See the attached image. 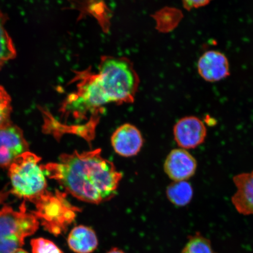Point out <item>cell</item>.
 Wrapping results in <instances>:
<instances>
[{
    "label": "cell",
    "mask_w": 253,
    "mask_h": 253,
    "mask_svg": "<svg viewBox=\"0 0 253 253\" xmlns=\"http://www.w3.org/2000/svg\"><path fill=\"white\" fill-rule=\"evenodd\" d=\"M41 167L46 176L55 180L73 197L93 204L103 203L115 197L123 178L115 164L102 156L99 148L62 154L58 163Z\"/></svg>",
    "instance_id": "obj_1"
},
{
    "label": "cell",
    "mask_w": 253,
    "mask_h": 253,
    "mask_svg": "<svg viewBox=\"0 0 253 253\" xmlns=\"http://www.w3.org/2000/svg\"><path fill=\"white\" fill-rule=\"evenodd\" d=\"M97 75L110 102H134L140 79L130 60L125 57L103 56Z\"/></svg>",
    "instance_id": "obj_2"
},
{
    "label": "cell",
    "mask_w": 253,
    "mask_h": 253,
    "mask_svg": "<svg viewBox=\"0 0 253 253\" xmlns=\"http://www.w3.org/2000/svg\"><path fill=\"white\" fill-rule=\"evenodd\" d=\"M9 193L5 189L0 192V253L20 249L25 239L36 233L40 224L36 216L27 211L25 201L18 211L4 202Z\"/></svg>",
    "instance_id": "obj_3"
},
{
    "label": "cell",
    "mask_w": 253,
    "mask_h": 253,
    "mask_svg": "<svg viewBox=\"0 0 253 253\" xmlns=\"http://www.w3.org/2000/svg\"><path fill=\"white\" fill-rule=\"evenodd\" d=\"M41 160L29 151L15 158L8 167L11 194L31 202L47 191L45 173L39 166Z\"/></svg>",
    "instance_id": "obj_4"
},
{
    "label": "cell",
    "mask_w": 253,
    "mask_h": 253,
    "mask_svg": "<svg viewBox=\"0 0 253 253\" xmlns=\"http://www.w3.org/2000/svg\"><path fill=\"white\" fill-rule=\"evenodd\" d=\"M31 202L36 210L31 212L36 216L45 230L56 236L66 232L80 210L69 203L66 194L58 190L54 193L47 190Z\"/></svg>",
    "instance_id": "obj_5"
},
{
    "label": "cell",
    "mask_w": 253,
    "mask_h": 253,
    "mask_svg": "<svg viewBox=\"0 0 253 253\" xmlns=\"http://www.w3.org/2000/svg\"><path fill=\"white\" fill-rule=\"evenodd\" d=\"M83 75L84 78L79 84L78 93L71 95L66 106L71 107L72 110L83 112L99 108L110 103L101 84L99 76L97 74Z\"/></svg>",
    "instance_id": "obj_6"
},
{
    "label": "cell",
    "mask_w": 253,
    "mask_h": 253,
    "mask_svg": "<svg viewBox=\"0 0 253 253\" xmlns=\"http://www.w3.org/2000/svg\"><path fill=\"white\" fill-rule=\"evenodd\" d=\"M29 151L24 132L11 122L0 128V168H8L16 158Z\"/></svg>",
    "instance_id": "obj_7"
},
{
    "label": "cell",
    "mask_w": 253,
    "mask_h": 253,
    "mask_svg": "<svg viewBox=\"0 0 253 253\" xmlns=\"http://www.w3.org/2000/svg\"><path fill=\"white\" fill-rule=\"evenodd\" d=\"M173 135L181 148L194 149L205 141L207 128L205 123L197 117H185L174 126Z\"/></svg>",
    "instance_id": "obj_8"
},
{
    "label": "cell",
    "mask_w": 253,
    "mask_h": 253,
    "mask_svg": "<svg viewBox=\"0 0 253 253\" xmlns=\"http://www.w3.org/2000/svg\"><path fill=\"white\" fill-rule=\"evenodd\" d=\"M195 158L182 148L172 150L164 163V171L173 182L187 181L197 171Z\"/></svg>",
    "instance_id": "obj_9"
},
{
    "label": "cell",
    "mask_w": 253,
    "mask_h": 253,
    "mask_svg": "<svg viewBox=\"0 0 253 253\" xmlns=\"http://www.w3.org/2000/svg\"><path fill=\"white\" fill-rule=\"evenodd\" d=\"M198 72L201 77L208 82H217L230 75L229 60L223 53L211 50L205 52L199 58Z\"/></svg>",
    "instance_id": "obj_10"
},
{
    "label": "cell",
    "mask_w": 253,
    "mask_h": 253,
    "mask_svg": "<svg viewBox=\"0 0 253 253\" xmlns=\"http://www.w3.org/2000/svg\"><path fill=\"white\" fill-rule=\"evenodd\" d=\"M141 132L134 125L126 123L117 128L111 137V143L116 153L120 156H136L143 145Z\"/></svg>",
    "instance_id": "obj_11"
},
{
    "label": "cell",
    "mask_w": 253,
    "mask_h": 253,
    "mask_svg": "<svg viewBox=\"0 0 253 253\" xmlns=\"http://www.w3.org/2000/svg\"><path fill=\"white\" fill-rule=\"evenodd\" d=\"M236 192L232 198V202L240 214L253 215V170L235 175L233 178Z\"/></svg>",
    "instance_id": "obj_12"
},
{
    "label": "cell",
    "mask_w": 253,
    "mask_h": 253,
    "mask_svg": "<svg viewBox=\"0 0 253 253\" xmlns=\"http://www.w3.org/2000/svg\"><path fill=\"white\" fill-rule=\"evenodd\" d=\"M67 242L69 249L75 253H93L99 246L95 231L84 225L74 227L68 235Z\"/></svg>",
    "instance_id": "obj_13"
},
{
    "label": "cell",
    "mask_w": 253,
    "mask_h": 253,
    "mask_svg": "<svg viewBox=\"0 0 253 253\" xmlns=\"http://www.w3.org/2000/svg\"><path fill=\"white\" fill-rule=\"evenodd\" d=\"M166 194L169 201L176 207H185L191 202L194 189L187 181L173 182L168 186Z\"/></svg>",
    "instance_id": "obj_14"
},
{
    "label": "cell",
    "mask_w": 253,
    "mask_h": 253,
    "mask_svg": "<svg viewBox=\"0 0 253 253\" xmlns=\"http://www.w3.org/2000/svg\"><path fill=\"white\" fill-rule=\"evenodd\" d=\"M7 18L0 10V70L17 55L15 45L5 28Z\"/></svg>",
    "instance_id": "obj_15"
},
{
    "label": "cell",
    "mask_w": 253,
    "mask_h": 253,
    "mask_svg": "<svg viewBox=\"0 0 253 253\" xmlns=\"http://www.w3.org/2000/svg\"><path fill=\"white\" fill-rule=\"evenodd\" d=\"M180 253H213L210 240L197 233L190 237Z\"/></svg>",
    "instance_id": "obj_16"
},
{
    "label": "cell",
    "mask_w": 253,
    "mask_h": 253,
    "mask_svg": "<svg viewBox=\"0 0 253 253\" xmlns=\"http://www.w3.org/2000/svg\"><path fill=\"white\" fill-rule=\"evenodd\" d=\"M11 98L4 87L0 86V128L11 122Z\"/></svg>",
    "instance_id": "obj_17"
},
{
    "label": "cell",
    "mask_w": 253,
    "mask_h": 253,
    "mask_svg": "<svg viewBox=\"0 0 253 253\" xmlns=\"http://www.w3.org/2000/svg\"><path fill=\"white\" fill-rule=\"evenodd\" d=\"M30 243L33 253H63L54 243L42 237L34 239Z\"/></svg>",
    "instance_id": "obj_18"
},
{
    "label": "cell",
    "mask_w": 253,
    "mask_h": 253,
    "mask_svg": "<svg viewBox=\"0 0 253 253\" xmlns=\"http://www.w3.org/2000/svg\"><path fill=\"white\" fill-rule=\"evenodd\" d=\"M210 1H184V6L187 9H191L192 8H199L203 7L208 4Z\"/></svg>",
    "instance_id": "obj_19"
},
{
    "label": "cell",
    "mask_w": 253,
    "mask_h": 253,
    "mask_svg": "<svg viewBox=\"0 0 253 253\" xmlns=\"http://www.w3.org/2000/svg\"><path fill=\"white\" fill-rule=\"evenodd\" d=\"M106 253H126L124 251H123L122 250L120 249L119 248H114L112 249H110L109 252H107Z\"/></svg>",
    "instance_id": "obj_20"
},
{
    "label": "cell",
    "mask_w": 253,
    "mask_h": 253,
    "mask_svg": "<svg viewBox=\"0 0 253 253\" xmlns=\"http://www.w3.org/2000/svg\"><path fill=\"white\" fill-rule=\"evenodd\" d=\"M10 253H28L27 251H24V250L20 249H18L17 250H15V251Z\"/></svg>",
    "instance_id": "obj_21"
}]
</instances>
